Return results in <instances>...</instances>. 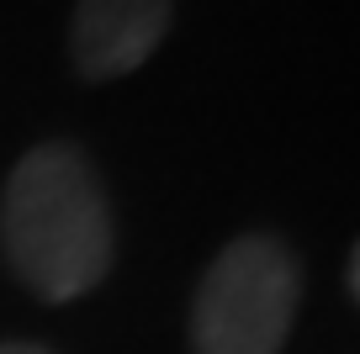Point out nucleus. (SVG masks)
Segmentation results:
<instances>
[{
  "label": "nucleus",
  "instance_id": "4",
  "mask_svg": "<svg viewBox=\"0 0 360 354\" xmlns=\"http://www.w3.org/2000/svg\"><path fill=\"white\" fill-rule=\"evenodd\" d=\"M0 354H53V349H37V343H0Z\"/></svg>",
  "mask_w": 360,
  "mask_h": 354
},
{
  "label": "nucleus",
  "instance_id": "3",
  "mask_svg": "<svg viewBox=\"0 0 360 354\" xmlns=\"http://www.w3.org/2000/svg\"><path fill=\"white\" fill-rule=\"evenodd\" d=\"M169 22H175V0H75L69 16L75 74L90 85L127 79L159 53Z\"/></svg>",
  "mask_w": 360,
  "mask_h": 354
},
{
  "label": "nucleus",
  "instance_id": "1",
  "mask_svg": "<svg viewBox=\"0 0 360 354\" xmlns=\"http://www.w3.org/2000/svg\"><path fill=\"white\" fill-rule=\"evenodd\" d=\"M0 254L37 301H75L106 280L117 222L79 143L48 138L11 164L0 185Z\"/></svg>",
  "mask_w": 360,
  "mask_h": 354
},
{
  "label": "nucleus",
  "instance_id": "2",
  "mask_svg": "<svg viewBox=\"0 0 360 354\" xmlns=\"http://www.w3.org/2000/svg\"><path fill=\"white\" fill-rule=\"evenodd\" d=\"M302 307V265L276 232H238L191 296L196 354H281Z\"/></svg>",
  "mask_w": 360,
  "mask_h": 354
}]
</instances>
